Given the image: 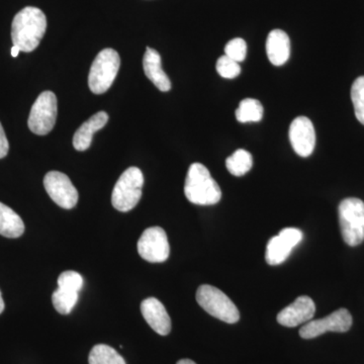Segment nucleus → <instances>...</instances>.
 <instances>
[{"label": "nucleus", "instance_id": "obj_3", "mask_svg": "<svg viewBox=\"0 0 364 364\" xmlns=\"http://www.w3.org/2000/svg\"><path fill=\"white\" fill-rule=\"evenodd\" d=\"M340 230L347 245H360L364 241V203L359 198H345L338 208Z\"/></svg>", "mask_w": 364, "mask_h": 364}, {"label": "nucleus", "instance_id": "obj_12", "mask_svg": "<svg viewBox=\"0 0 364 364\" xmlns=\"http://www.w3.org/2000/svg\"><path fill=\"white\" fill-rule=\"evenodd\" d=\"M316 313L315 303L310 296H299L277 315V322L284 327H298L313 320Z\"/></svg>", "mask_w": 364, "mask_h": 364}, {"label": "nucleus", "instance_id": "obj_11", "mask_svg": "<svg viewBox=\"0 0 364 364\" xmlns=\"http://www.w3.org/2000/svg\"><path fill=\"white\" fill-rule=\"evenodd\" d=\"M289 141L294 152L301 157L312 155L316 146V132L314 124L306 117H298L289 127Z\"/></svg>", "mask_w": 364, "mask_h": 364}, {"label": "nucleus", "instance_id": "obj_28", "mask_svg": "<svg viewBox=\"0 0 364 364\" xmlns=\"http://www.w3.org/2000/svg\"><path fill=\"white\" fill-rule=\"evenodd\" d=\"M21 50L18 49L16 46H14L13 48H11V56L14 57V58H16V57L18 56V54H20Z\"/></svg>", "mask_w": 364, "mask_h": 364}, {"label": "nucleus", "instance_id": "obj_10", "mask_svg": "<svg viewBox=\"0 0 364 364\" xmlns=\"http://www.w3.org/2000/svg\"><path fill=\"white\" fill-rule=\"evenodd\" d=\"M44 186L53 202L59 207L71 210L77 205L78 191L66 174L50 171L45 176Z\"/></svg>", "mask_w": 364, "mask_h": 364}, {"label": "nucleus", "instance_id": "obj_2", "mask_svg": "<svg viewBox=\"0 0 364 364\" xmlns=\"http://www.w3.org/2000/svg\"><path fill=\"white\" fill-rule=\"evenodd\" d=\"M184 195L189 202L198 205H215L222 198L219 184L202 163H193L189 167L184 184Z\"/></svg>", "mask_w": 364, "mask_h": 364}, {"label": "nucleus", "instance_id": "obj_27", "mask_svg": "<svg viewBox=\"0 0 364 364\" xmlns=\"http://www.w3.org/2000/svg\"><path fill=\"white\" fill-rule=\"evenodd\" d=\"M9 150V141H7L6 133H4V128H2V124L0 123V159L6 156Z\"/></svg>", "mask_w": 364, "mask_h": 364}, {"label": "nucleus", "instance_id": "obj_8", "mask_svg": "<svg viewBox=\"0 0 364 364\" xmlns=\"http://www.w3.org/2000/svg\"><path fill=\"white\" fill-rule=\"evenodd\" d=\"M139 255L151 263L168 259L170 246L166 232L161 227H150L143 232L138 241Z\"/></svg>", "mask_w": 364, "mask_h": 364}, {"label": "nucleus", "instance_id": "obj_26", "mask_svg": "<svg viewBox=\"0 0 364 364\" xmlns=\"http://www.w3.org/2000/svg\"><path fill=\"white\" fill-rule=\"evenodd\" d=\"M225 55L238 63L243 62L247 55V45L245 41L241 38L230 41L225 47Z\"/></svg>", "mask_w": 364, "mask_h": 364}, {"label": "nucleus", "instance_id": "obj_25", "mask_svg": "<svg viewBox=\"0 0 364 364\" xmlns=\"http://www.w3.org/2000/svg\"><path fill=\"white\" fill-rule=\"evenodd\" d=\"M83 287V279L81 274L73 270L62 272L58 277V287L72 291H80Z\"/></svg>", "mask_w": 364, "mask_h": 364}, {"label": "nucleus", "instance_id": "obj_23", "mask_svg": "<svg viewBox=\"0 0 364 364\" xmlns=\"http://www.w3.org/2000/svg\"><path fill=\"white\" fill-rule=\"evenodd\" d=\"M351 100L356 119L364 124V76L355 79L352 85Z\"/></svg>", "mask_w": 364, "mask_h": 364}, {"label": "nucleus", "instance_id": "obj_9", "mask_svg": "<svg viewBox=\"0 0 364 364\" xmlns=\"http://www.w3.org/2000/svg\"><path fill=\"white\" fill-rule=\"evenodd\" d=\"M352 326V316L346 309H339L326 318L311 320L299 330V336L304 339H313L326 332L344 333Z\"/></svg>", "mask_w": 364, "mask_h": 364}, {"label": "nucleus", "instance_id": "obj_4", "mask_svg": "<svg viewBox=\"0 0 364 364\" xmlns=\"http://www.w3.org/2000/svg\"><path fill=\"white\" fill-rule=\"evenodd\" d=\"M144 176L136 167L126 169L117 179L112 193V207L119 212H130L142 198Z\"/></svg>", "mask_w": 364, "mask_h": 364}, {"label": "nucleus", "instance_id": "obj_7", "mask_svg": "<svg viewBox=\"0 0 364 364\" xmlns=\"http://www.w3.org/2000/svg\"><path fill=\"white\" fill-rule=\"evenodd\" d=\"M57 119V97L52 91L41 93L28 117V128L36 135L45 136L54 128Z\"/></svg>", "mask_w": 364, "mask_h": 364}, {"label": "nucleus", "instance_id": "obj_20", "mask_svg": "<svg viewBox=\"0 0 364 364\" xmlns=\"http://www.w3.org/2000/svg\"><path fill=\"white\" fill-rule=\"evenodd\" d=\"M263 117V107L259 100L245 98L242 100L236 111V119L239 123L260 122Z\"/></svg>", "mask_w": 364, "mask_h": 364}, {"label": "nucleus", "instance_id": "obj_19", "mask_svg": "<svg viewBox=\"0 0 364 364\" xmlns=\"http://www.w3.org/2000/svg\"><path fill=\"white\" fill-rule=\"evenodd\" d=\"M253 166L252 155L248 151L239 149L235 151L226 160V167L234 176H243L250 171Z\"/></svg>", "mask_w": 364, "mask_h": 364}, {"label": "nucleus", "instance_id": "obj_24", "mask_svg": "<svg viewBox=\"0 0 364 364\" xmlns=\"http://www.w3.org/2000/svg\"><path fill=\"white\" fill-rule=\"evenodd\" d=\"M218 73L222 76L223 78L226 79H234L238 77L241 73V66L238 62L235 60L229 58V57L224 55V56L220 57L217 61Z\"/></svg>", "mask_w": 364, "mask_h": 364}, {"label": "nucleus", "instance_id": "obj_17", "mask_svg": "<svg viewBox=\"0 0 364 364\" xmlns=\"http://www.w3.org/2000/svg\"><path fill=\"white\" fill-rule=\"evenodd\" d=\"M25 232V224L14 210L0 203V235L6 238H18Z\"/></svg>", "mask_w": 364, "mask_h": 364}, {"label": "nucleus", "instance_id": "obj_6", "mask_svg": "<svg viewBox=\"0 0 364 364\" xmlns=\"http://www.w3.org/2000/svg\"><path fill=\"white\" fill-rule=\"evenodd\" d=\"M121 66V58L116 50H102L90 67L88 85L95 95H102L111 88Z\"/></svg>", "mask_w": 364, "mask_h": 364}, {"label": "nucleus", "instance_id": "obj_13", "mask_svg": "<svg viewBox=\"0 0 364 364\" xmlns=\"http://www.w3.org/2000/svg\"><path fill=\"white\" fill-rule=\"evenodd\" d=\"M141 312L146 322L157 334L166 336L171 331V318L159 299L148 298L141 304Z\"/></svg>", "mask_w": 364, "mask_h": 364}, {"label": "nucleus", "instance_id": "obj_14", "mask_svg": "<svg viewBox=\"0 0 364 364\" xmlns=\"http://www.w3.org/2000/svg\"><path fill=\"white\" fill-rule=\"evenodd\" d=\"M143 69L145 75L158 90L163 92L171 90V82L167 74L163 71L161 56L156 50L149 47L146 49L143 58Z\"/></svg>", "mask_w": 364, "mask_h": 364}, {"label": "nucleus", "instance_id": "obj_5", "mask_svg": "<svg viewBox=\"0 0 364 364\" xmlns=\"http://www.w3.org/2000/svg\"><path fill=\"white\" fill-rule=\"evenodd\" d=\"M196 301L205 312L228 324H235L240 318L233 301L217 287L203 284L196 291Z\"/></svg>", "mask_w": 364, "mask_h": 364}, {"label": "nucleus", "instance_id": "obj_30", "mask_svg": "<svg viewBox=\"0 0 364 364\" xmlns=\"http://www.w3.org/2000/svg\"><path fill=\"white\" fill-rule=\"evenodd\" d=\"M6 305H4V299H2L1 291H0V314L4 312Z\"/></svg>", "mask_w": 364, "mask_h": 364}, {"label": "nucleus", "instance_id": "obj_29", "mask_svg": "<svg viewBox=\"0 0 364 364\" xmlns=\"http://www.w3.org/2000/svg\"><path fill=\"white\" fill-rule=\"evenodd\" d=\"M176 364H196L195 361L191 360V359H181Z\"/></svg>", "mask_w": 364, "mask_h": 364}, {"label": "nucleus", "instance_id": "obj_21", "mask_svg": "<svg viewBox=\"0 0 364 364\" xmlns=\"http://www.w3.org/2000/svg\"><path fill=\"white\" fill-rule=\"evenodd\" d=\"M90 364H127L123 356L117 353L116 349L105 344H97L91 349Z\"/></svg>", "mask_w": 364, "mask_h": 364}, {"label": "nucleus", "instance_id": "obj_22", "mask_svg": "<svg viewBox=\"0 0 364 364\" xmlns=\"http://www.w3.org/2000/svg\"><path fill=\"white\" fill-rule=\"evenodd\" d=\"M79 293L68 291V289H58L52 296L53 306L55 310L61 315H68L73 310L78 301Z\"/></svg>", "mask_w": 364, "mask_h": 364}, {"label": "nucleus", "instance_id": "obj_16", "mask_svg": "<svg viewBox=\"0 0 364 364\" xmlns=\"http://www.w3.org/2000/svg\"><path fill=\"white\" fill-rule=\"evenodd\" d=\"M109 122V114L105 112H100L93 114L85 123L79 127L74 134L73 146L77 151H85L90 147L93 134L102 128Z\"/></svg>", "mask_w": 364, "mask_h": 364}, {"label": "nucleus", "instance_id": "obj_18", "mask_svg": "<svg viewBox=\"0 0 364 364\" xmlns=\"http://www.w3.org/2000/svg\"><path fill=\"white\" fill-rule=\"evenodd\" d=\"M296 247L291 241L287 240L284 235L279 234L272 237L267 243L265 259L269 265H279L287 260L291 250Z\"/></svg>", "mask_w": 364, "mask_h": 364}, {"label": "nucleus", "instance_id": "obj_15", "mask_svg": "<svg viewBox=\"0 0 364 364\" xmlns=\"http://www.w3.org/2000/svg\"><path fill=\"white\" fill-rule=\"evenodd\" d=\"M267 54L272 65L282 66L291 56V41L286 32L273 30L267 40Z\"/></svg>", "mask_w": 364, "mask_h": 364}, {"label": "nucleus", "instance_id": "obj_1", "mask_svg": "<svg viewBox=\"0 0 364 364\" xmlns=\"http://www.w3.org/2000/svg\"><path fill=\"white\" fill-rule=\"evenodd\" d=\"M47 30V18L38 7L28 6L14 16L11 39L21 52L30 53L40 45Z\"/></svg>", "mask_w": 364, "mask_h": 364}]
</instances>
